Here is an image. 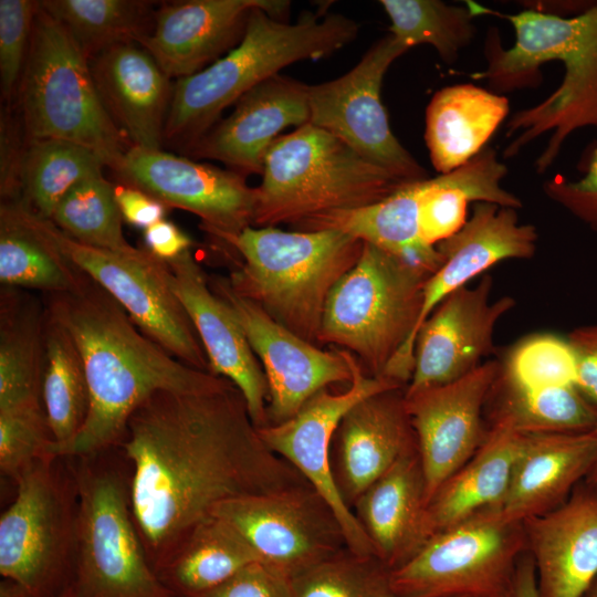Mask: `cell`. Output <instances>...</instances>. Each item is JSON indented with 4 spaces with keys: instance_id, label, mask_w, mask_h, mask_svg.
I'll return each instance as SVG.
<instances>
[{
    "instance_id": "6da1fadb",
    "label": "cell",
    "mask_w": 597,
    "mask_h": 597,
    "mask_svg": "<svg viewBox=\"0 0 597 597\" xmlns=\"http://www.w3.org/2000/svg\"><path fill=\"white\" fill-rule=\"evenodd\" d=\"M121 447L132 465L133 519L155 572L219 503L308 483L265 446L232 383L154 394L132 413Z\"/></svg>"
},
{
    "instance_id": "4dcf8cb0",
    "label": "cell",
    "mask_w": 597,
    "mask_h": 597,
    "mask_svg": "<svg viewBox=\"0 0 597 597\" xmlns=\"http://www.w3.org/2000/svg\"><path fill=\"white\" fill-rule=\"evenodd\" d=\"M475 454L436 491L426 506L427 541L482 511L502 502L517 457L522 434L503 426H491Z\"/></svg>"
},
{
    "instance_id": "5bb4252c",
    "label": "cell",
    "mask_w": 597,
    "mask_h": 597,
    "mask_svg": "<svg viewBox=\"0 0 597 597\" xmlns=\"http://www.w3.org/2000/svg\"><path fill=\"white\" fill-rule=\"evenodd\" d=\"M211 515L234 526L262 562L291 579L347 547L336 513L308 483L231 499Z\"/></svg>"
},
{
    "instance_id": "11a10c76",
    "label": "cell",
    "mask_w": 597,
    "mask_h": 597,
    "mask_svg": "<svg viewBox=\"0 0 597 597\" xmlns=\"http://www.w3.org/2000/svg\"><path fill=\"white\" fill-rule=\"evenodd\" d=\"M60 597H72L69 587H67V589H66Z\"/></svg>"
},
{
    "instance_id": "9a60e30c",
    "label": "cell",
    "mask_w": 597,
    "mask_h": 597,
    "mask_svg": "<svg viewBox=\"0 0 597 597\" xmlns=\"http://www.w3.org/2000/svg\"><path fill=\"white\" fill-rule=\"evenodd\" d=\"M342 353L352 371L346 390L336 394L328 388L322 389L289 420L256 429L265 446L294 467L329 503L339 519L347 547L362 556H375L368 536L336 490L329 467V448L339 421L353 406L376 392L404 386L367 375L353 354Z\"/></svg>"
},
{
    "instance_id": "f6af8a7d",
    "label": "cell",
    "mask_w": 597,
    "mask_h": 597,
    "mask_svg": "<svg viewBox=\"0 0 597 597\" xmlns=\"http://www.w3.org/2000/svg\"><path fill=\"white\" fill-rule=\"evenodd\" d=\"M583 177L569 180L555 176L543 185L544 193L591 230L597 231V145L582 163Z\"/></svg>"
},
{
    "instance_id": "30bf717a",
    "label": "cell",
    "mask_w": 597,
    "mask_h": 597,
    "mask_svg": "<svg viewBox=\"0 0 597 597\" xmlns=\"http://www.w3.org/2000/svg\"><path fill=\"white\" fill-rule=\"evenodd\" d=\"M0 517V574L32 597H60L70 586L80 499L72 458L50 454L17 482Z\"/></svg>"
},
{
    "instance_id": "1f68e13d",
    "label": "cell",
    "mask_w": 597,
    "mask_h": 597,
    "mask_svg": "<svg viewBox=\"0 0 597 597\" xmlns=\"http://www.w3.org/2000/svg\"><path fill=\"white\" fill-rule=\"evenodd\" d=\"M485 411L489 428L503 426L521 434L583 433L597 428V409L575 385H526L500 368Z\"/></svg>"
},
{
    "instance_id": "83f0119b",
    "label": "cell",
    "mask_w": 597,
    "mask_h": 597,
    "mask_svg": "<svg viewBox=\"0 0 597 597\" xmlns=\"http://www.w3.org/2000/svg\"><path fill=\"white\" fill-rule=\"evenodd\" d=\"M426 481L418 448L401 455L370 484L353 507L375 556L390 570L427 542Z\"/></svg>"
},
{
    "instance_id": "44dd1931",
    "label": "cell",
    "mask_w": 597,
    "mask_h": 597,
    "mask_svg": "<svg viewBox=\"0 0 597 597\" xmlns=\"http://www.w3.org/2000/svg\"><path fill=\"white\" fill-rule=\"evenodd\" d=\"M416 448L405 387L358 401L339 421L329 448L331 473L344 504L353 511L365 490Z\"/></svg>"
},
{
    "instance_id": "f907efd6",
    "label": "cell",
    "mask_w": 597,
    "mask_h": 597,
    "mask_svg": "<svg viewBox=\"0 0 597 597\" xmlns=\"http://www.w3.org/2000/svg\"><path fill=\"white\" fill-rule=\"evenodd\" d=\"M502 597H540L533 557L524 552L520 557L513 582Z\"/></svg>"
},
{
    "instance_id": "d6a6232c",
    "label": "cell",
    "mask_w": 597,
    "mask_h": 597,
    "mask_svg": "<svg viewBox=\"0 0 597 597\" xmlns=\"http://www.w3.org/2000/svg\"><path fill=\"white\" fill-rule=\"evenodd\" d=\"M45 321L30 297L8 287L0 307V410L43 405Z\"/></svg>"
},
{
    "instance_id": "ba28073f",
    "label": "cell",
    "mask_w": 597,
    "mask_h": 597,
    "mask_svg": "<svg viewBox=\"0 0 597 597\" xmlns=\"http://www.w3.org/2000/svg\"><path fill=\"white\" fill-rule=\"evenodd\" d=\"M71 458L80 499L72 597H176L157 576L136 528L124 449Z\"/></svg>"
},
{
    "instance_id": "484cf974",
    "label": "cell",
    "mask_w": 597,
    "mask_h": 597,
    "mask_svg": "<svg viewBox=\"0 0 597 597\" xmlns=\"http://www.w3.org/2000/svg\"><path fill=\"white\" fill-rule=\"evenodd\" d=\"M101 101L130 147L161 149L171 78L138 43L111 48L90 61Z\"/></svg>"
},
{
    "instance_id": "d6986e66",
    "label": "cell",
    "mask_w": 597,
    "mask_h": 597,
    "mask_svg": "<svg viewBox=\"0 0 597 597\" xmlns=\"http://www.w3.org/2000/svg\"><path fill=\"white\" fill-rule=\"evenodd\" d=\"M493 279L485 274L473 287L447 296L421 325L415 343V365L405 395L453 383L472 373L494 353V329L515 301H491Z\"/></svg>"
},
{
    "instance_id": "8d00e7d4",
    "label": "cell",
    "mask_w": 597,
    "mask_h": 597,
    "mask_svg": "<svg viewBox=\"0 0 597 597\" xmlns=\"http://www.w3.org/2000/svg\"><path fill=\"white\" fill-rule=\"evenodd\" d=\"M101 158L81 145L61 139L27 140L19 169L15 200L34 214L51 220L55 207L77 184L103 175Z\"/></svg>"
},
{
    "instance_id": "ee69618b",
    "label": "cell",
    "mask_w": 597,
    "mask_h": 597,
    "mask_svg": "<svg viewBox=\"0 0 597 597\" xmlns=\"http://www.w3.org/2000/svg\"><path fill=\"white\" fill-rule=\"evenodd\" d=\"M39 1L0 0V87L10 101L27 62Z\"/></svg>"
},
{
    "instance_id": "74e56055",
    "label": "cell",
    "mask_w": 597,
    "mask_h": 597,
    "mask_svg": "<svg viewBox=\"0 0 597 597\" xmlns=\"http://www.w3.org/2000/svg\"><path fill=\"white\" fill-rule=\"evenodd\" d=\"M39 2L67 30L88 61L116 45L139 43L151 32L156 11L154 1L139 0Z\"/></svg>"
},
{
    "instance_id": "8fae6325",
    "label": "cell",
    "mask_w": 597,
    "mask_h": 597,
    "mask_svg": "<svg viewBox=\"0 0 597 597\" xmlns=\"http://www.w3.org/2000/svg\"><path fill=\"white\" fill-rule=\"evenodd\" d=\"M526 552L523 523L482 511L432 535L391 570L396 597H502Z\"/></svg>"
},
{
    "instance_id": "4fadbf2b",
    "label": "cell",
    "mask_w": 597,
    "mask_h": 597,
    "mask_svg": "<svg viewBox=\"0 0 597 597\" xmlns=\"http://www.w3.org/2000/svg\"><path fill=\"white\" fill-rule=\"evenodd\" d=\"M408 50L389 33L376 41L344 75L307 84L310 124L331 133L401 182L429 178L427 170L392 134L381 102L386 72Z\"/></svg>"
},
{
    "instance_id": "2e32d148",
    "label": "cell",
    "mask_w": 597,
    "mask_h": 597,
    "mask_svg": "<svg viewBox=\"0 0 597 597\" xmlns=\"http://www.w3.org/2000/svg\"><path fill=\"white\" fill-rule=\"evenodd\" d=\"M116 174L168 208L196 214L208 233L227 244L253 227L255 187H250L237 171L163 149L130 147Z\"/></svg>"
},
{
    "instance_id": "e575fe53",
    "label": "cell",
    "mask_w": 597,
    "mask_h": 597,
    "mask_svg": "<svg viewBox=\"0 0 597 597\" xmlns=\"http://www.w3.org/2000/svg\"><path fill=\"white\" fill-rule=\"evenodd\" d=\"M87 275L25 219L17 201L0 209V282L53 293L78 289Z\"/></svg>"
},
{
    "instance_id": "5b68a950",
    "label": "cell",
    "mask_w": 597,
    "mask_h": 597,
    "mask_svg": "<svg viewBox=\"0 0 597 597\" xmlns=\"http://www.w3.org/2000/svg\"><path fill=\"white\" fill-rule=\"evenodd\" d=\"M432 273L364 242L358 261L327 298L320 345L349 352L367 375L406 387L415 364L409 344Z\"/></svg>"
},
{
    "instance_id": "836d02e7",
    "label": "cell",
    "mask_w": 597,
    "mask_h": 597,
    "mask_svg": "<svg viewBox=\"0 0 597 597\" xmlns=\"http://www.w3.org/2000/svg\"><path fill=\"white\" fill-rule=\"evenodd\" d=\"M255 561L261 558L244 536L227 521L210 515L156 574L176 597H195Z\"/></svg>"
},
{
    "instance_id": "603a6c76",
    "label": "cell",
    "mask_w": 597,
    "mask_h": 597,
    "mask_svg": "<svg viewBox=\"0 0 597 597\" xmlns=\"http://www.w3.org/2000/svg\"><path fill=\"white\" fill-rule=\"evenodd\" d=\"M272 0L164 2L151 32L139 41L170 78L196 74L242 40L250 12Z\"/></svg>"
},
{
    "instance_id": "9c48e42d",
    "label": "cell",
    "mask_w": 597,
    "mask_h": 597,
    "mask_svg": "<svg viewBox=\"0 0 597 597\" xmlns=\"http://www.w3.org/2000/svg\"><path fill=\"white\" fill-rule=\"evenodd\" d=\"M18 91L27 140L71 142L119 169L130 145L101 101L88 59L40 2Z\"/></svg>"
},
{
    "instance_id": "b9f144b4",
    "label": "cell",
    "mask_w": 597,
    "mask_h": 597,
    "mask_svg": "<svg viewBox=\"0 0 597 597\" xmlns=\"http://www.w3.org/2000/svg\"><path fill=\"white\" fill-rule=\"evenodd\" d=\"M54 442L42 404L0 410V470L14 483L39 460L53 454Z\"/></svg>"
},
{
    "instance_id": "c3c4849f",
    "label": "cell",
    "mask_w": 597,
    "mask_h": 597,
    "mask_svg": "<svg viewBox=\"0 0 597 597\" xmlns=\"http://www.w3.org/2000/svg\"><path fill=\"white\" fill-rule=\"evenodd\" d=\"M114 196L122 218L144 230L163 220L168 209L151 195L128 184L114 186Z\"/></svg>"
},
{
    "instance_id": "ffe728a7",
    "label": "cell",
    "mask_w": 597,
    "mask_h": 597,
    "mask_svg": "<svg viewBox=\"0 0 597 597\" xmlns=\"http://www.w3.org/2000/svg\"><path fill=\"white\" fill-rule=\"evenodd\" d=\"M165 262L169 283L205 348L210 373L230 380L240 390L256 428L269 425L268 380L233 311L209 287L190 251Z\"/></svg>"
},
{
    "instance_id": "7dc6e473",
    "label": "cell",
    "mask_w": 597,
    "mask_h": 597,
    "mask_svg": "<svg viewBox=\"0 0 597 597\" xmlns=\"http://www.w3.org/2000/svg\"><path fill=\"white\" fill-rule=\"evenodd\" d=\"M566 339L575 362V387L597 409V323L576 327Z\"/></svg>"
},
{
    "instance_id": "8992f818",
    "label": "cell",
    "mask_w": 597,
    "mask_h": 597,
    "mask_svg": "<svg viewBox=\"0 0 597 597\" xmlns=\"http://www.w3.org/2000/svg\"><path fill=\"white\" fill-rule=\"evenodd\" d=\"M228 244L243 258L228 279L232 290L320 346L327 298L358 261L364 242L338 230L248 227Z\"/></svg>"
},
{
    "instance_id": "7402d4cb",
    "label": "cell",
    "mask_w": 597,
    "mask_h": 597,
    "mask_svg": "<svg viewBox=\"0 0 597 597\" xmlns=\"http://www.w3.org/2000/svg\"><path fill=\"white\" fill-rule=\"evenodd\" d=\"M308 123L307 84L276 74L242 95L185 154L221 161L243 176L262 175L265 154L280 133Z\"/></svg>"
},
{
    "instance_id": "f546056e",
    "label": "cell",
    "mask_w": 597,
    "mask_h": 597,
    "mask_svg": "<svg viewBox=\"0 0 597 597\" xmlns=\"http://www.w3.org/2000/svg\"><path fill=\"white\" fill-rule=\"evenodd\" d=\"M507 168L498 153L485 147L459 168L417 182L418 227L422 243L436 248L468 221L470 202H490L522 208L519 197L505 190L501 180Z\"/></svg>"
},
{
    "instance_id": "e0dca14e",
    "label": "cell",
    "mask_w": 597,
    "mask_h": 597,
    "mask_svg": "<svg viewBox=\"0 0 597 597\" xmlns=\"http://www.w3.org/2000/svg\"><path fill=\"white\" fill-rule=\"evenodd\" d=\"M211 289L233 311L259 358L269 385V425L297 413L316 392L334 384L352 381L341 349L324 350L273 320L252 301L235 293L228 279H214Z\"/></svg>"
},
{
    "instance_id": "3957f363",
    "label": "cell",
    "mask_w": 597,
    "mask_h": 597,
    "mask_svg": "<svg viewBox=\"0 0 597 597\" xmlns=\"http://www.w3.org/2000/svg\"><path fill=\"white\" fill-rule=\"evenodd\" d=\"M465 4L474 17L504 18L515 31L514 45L503 49L498 29L491 28L484 46L488 66L470 75L488 81L492 92L540 85V67L545 62L557 60L564 66L559 86L541 103L515 112L506 124V137L516 135L503 151L506 159L543 134L552 133L534 163L536 172L544 174L572 133L597 127V1L573 17L534 10L501 13L473 1Z\"/></svg>"
},
{
    "instance_id": "bcb514c9",
    "label": "cell",
    "mask_w": 597,
    "mask_h": 597,
    "mask_svg": "<svg viewBox=\"0 0 597 597\" xmlns=\"http://www.w3.org/2000/svg\"><path fill=\"white\" fill-rule=\"evenodd\" d=\"M195 597H293L292 579L262 562H252Z\"/></svg>"
},
{
    "instance_id": "f1b7e54d",
    "label": "cell",
    "mask_w": 597,
    "mask_h": 597,
    "mask_svg": "<svg viewBox=\"0 0 597 597\" xmlns=\"http://www.w3.org/2000/svg\"><path fill=\"white\" fill-rule=\"evenodd\" d=\"M510 112L509 98L470 83L437 91L426 108L425 142L439 175L485 148Z\"/></svg>"
},
{
    "instance_id": "52a82bcc",
    "label": "cell",
    "mask_w": 597,
    "mask_h": 597,
    "mask_svg": "<svg viewBox=\"0 0 597 597\" xmlns=\"http://www.w3.org/2000/svg\"><path fill=\"white\" fill-rule=\"evenodd\" d=\"M404 184L308 123L280 135L266 151L253 227L294 230L318 216L375 203Z\"/></svg>"
},
{
    "instance_id": "d4e9b609",
    "label": "cell",
    "mask_w": 597,
    "mask_h": 597,
    "mask_svg": "<svg viewBox=\"0 0 597 597\" xmlns=\"http://www.w3.org/2000/svg\"><path fill=\"white\" fill-rule=\"evenodd\" d=\"M522 523L540 597H580L597 576V486L584 480L559 506Z\"/></svg>"
},
{
    "instance_id": "4316f807",
    "label": "cell",
    "mask_w": 597,
    "mask_h": 597,
    "mask_svg": "<svg viewBox=\"0 0 597 597\" xmlns=\"http://www.w3.org/2000/svg\"><path fill=\"white\" fill-rule=\"evenodd\" d=\"M597 458V434H522L507 491L498 511L511 522L547 513L572 494Z\"/></svg>"
},
{
    "instance_id": "7a4b0ae2",
    "label": "cell",
    "mask_w": 597,
    "mask_h": 597,
    "mask_svg": "<svg viewBox=\"0 0 597 597\" xmlns=\"http://www.w3.org/2000/svg\"><path fill=\"white\" fill-rule=\"evenodd\" d=\"M46 310L74 339L90 390L86 421L59 455L122 446L132 413L156 392H202L231 383L168 353L88 276L74 291L51 294Z\"/></svg>"
},
{
    "instance_id": "277c9868",
    "label": "cell",
    "mask_w": 597,
    "mask_h": 597,
    "mask_svg": "<svg viewBox=\"0 0 597 597\" xmlns=\"http://www.w3.org/2000/svg\"><path fill=\"white\" fill-rule=\"evenodd\" d=\"M290 6L286 0H272L254 8L235 48L196 74L175 81L164 144L186 153L251 88L290 64L332 55L359 32L356 21L324 8L302 13L295 23L284 22Z\"/></svg>"
},
{
    "instance_id": "ab89813d",
    "label": "cell",
    "mask_w": 597,
    "mask_h": 597,
    "mask_svg": "<svg viewBox=\"0 0 597 597\" xmlns=\"http://www.w3.org/2000/svg\"><path fill=\"white\" fill-rule=\"evenodd\" d=\"M114 186L95 176L74 186L57 203L51 221L77 242L113 252L130 253L137 248L125 239Z\"/></svg>"
},
{
    "instance_id": "7c38bea8",
    "label": "cell",
    "mask_w": 597,
    "mask_h": 597,
    "mask_svg": "<svg viewBox=\"0 0 597 597\" xmlns=\"http://www.w3.org/2000/svg\"><path fill=\"white\" fill-rule=\"evenodd\" d=\"M19 205L28 222L114 297L145 335L185 364L210 373L200 338L169 283L165 261L144 249L119 253L82 244Z\"/></svg>"
},
{
    "instance_id": "db71d44e",
    "label": "cell",
    "mask_w": 597,
    "mask_h": 597,
    "mask_svg": "<svg viewBox=\"0 0 597 597\" xmlns=\"http://www.w3.org/2000/svg\"><path fill=\"white\" fill-rule=\"evenodd\" d=\"M595 432L597 434V428L595 429ZM585 481L597 486V458Z\"/></svg>"
},
{
    "instance_id": "60d3db41",
    "label": "cell",
    "mask_w": 597,
    "mask_h": 597,
    "mask_svg": "<svg viewBox=\"0 0 597 597\" xmlns=\"http://www.w3.org/2000/svg\"><path fill=\"white\" fill-rule=\"evenodd\" d=\"M391 570L348 547L292 579L293 597H396Z\"/></svg>"
},
{
    "instance_id": "7bdbcfd3",
    "label": "cell",
    "mask_w": 597,
    "mask_h": 597,
    "mask_svg": "<svg viewBox=\"0 0 597 597\" xmlns=\"http://www.w3.org/2000/svg\"><path fill=\"white\" fill-rule=\"evenodd\" d=\"M504 376L532 386L575 385V362L566 337L533 334L499 359Z\"/></svg>"
},
{
    "instance_id": "681fc988",
    "label": "cell",
    "mask_w": 597,
    "mask_h": 597,
    "mask_svg": "<svg viewBox=\"0 0 597 597\" xmlns=\"http://www.w3.org/2000/svg\"><path fill=\"white\" fill-rule=\"evenodd\" d=\"M146 250L153 255L170 261L189 251L191 239L175 223L165 219L151 224L144 231Z\"/></svg>"
},
{
    "instance_id": "d590c367",
    "label": "cell",
    "mask_w": 597,
    "mask_h": 597,
    "mask_svg": "<svg viewBox=\"0 0 597 597\" xmlns=\"http://www.w3.org/2000/svg\"><path fill=\"white\" fill-rule=\"evenodd\" d=\"M42 400L55 441L52 453L56 454L82 430L90 410V390L74 339L48 310Z\"/></svg>"
},
{
    "instance_id": "ac0fdd59",
    "label": "cell",
    "mask_w": 597,
    "mask_h": 597,
    "mask_svg": "<svg viewBox=\"0 0 597 597\" xmlns=\"http://www.w3.org/2000/svg\"><path fill=\"white\" fill-rule=\"evenodd\" d=\"M500 368L488 360L467 376L405 395L426 481L427 504L489 436L484 409Z\"/></svg>"
},
{
    "instance_id": "f35d334b",
    "label": "cell",
    "mask_w": 597,
    "mask_h": 597,
    "mask_svg": "<svg viewBox=\"0 0 597 597\" xmlns=\"http://www.w3.org/2000/svg\"><path fill=\"white\" fill-rule=\"evenodd\" d=\"M391 24L390 33L408 49L429 44L440 59L453 64L473 40L474 15L467 6L439 0H381Z\"/></svg>"
},
{
    "instance_id": "cb8c5ba5",
    "label": "cell",
    "mask_w": 597,
    "mask_h": 597,
    "mask_svg": "<svg viewBox=\"0 0 597 597\" xmlns=\"http://www.w3.org/2000/svg\"><path fill=\"white\" fill-rule=\"evenodd\" d=\"M537 231L521 224L516 209L490 202H476L465 224L436 245L438 269L423 287L421 312L409 344L415 363L417 334L433 310L450 294L499 262L530 259L536 251Z\"/></svg>"
},
{
    "instance_id": "816d5d0a",
    "label": "cell",
    "mask_w": 597,
    "mask_h": 597,
    "mask_svg": "<svg viewBox=\"0 0 597 597\" xmlns=\"http://www.w3.org/2000/svg\"><path fill=\"white\" fill-rule=\"evenodd\" d=\"M0 597H32L15 583L4 579L0 583Z\"/></svg>"
},
{
    "instance_id": "f5cc1de1",
    "label": "cell",
    "mask_w": 597,
    "mask_h": 597,
    "mask_svg": "<svg viewBox=\"0 0 597 597\" xmlns=\"http://www.w3.org/2000/svg\"><path fill=\"white\" fill-rule=\"evenodd\" d=\"M580 597H597V576L585 589Z\"/></svg>"
}]
</instances>
